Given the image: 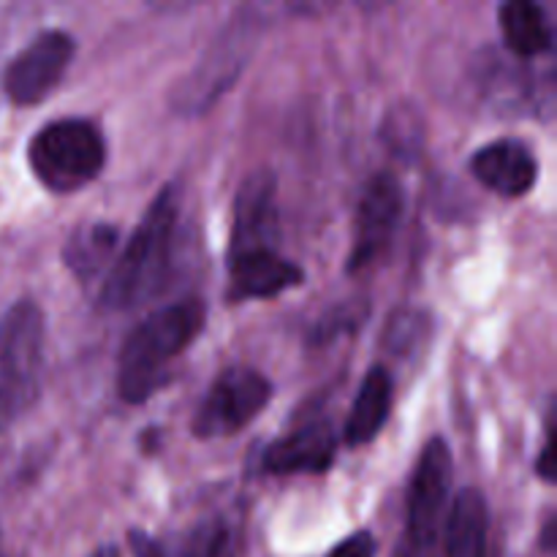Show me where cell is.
<instances>
[{"instance_id":"obj_1","label":"cell","mask_w":557,"mask_h":557,"mask_svg":"<svg viewBox=\"0 0 557 557\" xmlns=\"http://www.w3.org/2000/svg\"><path fill=\"white\" fill-rule=\"evenodd\" d=\"M180 228L177 185H163L141 215L139 226L112 261L98 292L103 310H134L150 302L172 270Z\"/></svg>"},{"instance_id":"obj_2","label":"cell","mask_w":557,"mask_h":557,"mask_svg":"<svg viewBox=\"0 0 557 557\" xmlns=\"http://www.w3.org/2000/svg\"><path fill=\"white\" fill-rule=\"evenodd\" d=\"M207 324L199 297H185L158 308L125 337L117 359V395L125 403H145L166 381L174 359L188 351Z\"/></svg>"},{"instance_id":"obj_3","label":"cell","mask_w":557,"mask_h":557,"mask_svg":"<svg viewBox=\"0 0 557 557\" xmlns=\"http://www.w3.org/2000/svg\"><path fill=\"white\" fill-rule=\"evenodd\" d=\"M47 324L36 302L22 299L0 319V433L14 428L41 392Z\"/></svg>"},{"instance_id":"obj_4","label":"cell","mask_w":557,"mask_h":557,"mask_svg":"<svg viewBox=\"0 0 557 557\" xmlns=\"http://www.w3.org/2000/svg\"><path fill=\"white\" fill-rule=\"evenodd\" d=\"M27 163L47 190L74 194L103 172L107 141L90 120H52L27 145Z\"/></svg>"},{"instance_id":"obj_5","label":"cell","mask_w":557,"mask_h":557,"mask_svg":"<svg viewBox=\"0 0 557 557\" xmlns=\"http://www.w3.org/2000/svg\"><path fill=\"white\" fill-rule=\"evenodd\" d=\"M451 476L455 462L449 444L435 435L424 444L408 487V542L413 553L424 555L438 544L441 525L449 509Z\"/></svg>"},{"instance_id":"obj_6","label":"cell","mask_w":557,"mask_h":557,"mask_svg":"<svg viewBox=\"0 0 557 557\" xmlns=\"http://www.w3.org/2000/svg\"><path fill=\"white\" fill-rule=\"evenodd\" d=\"M272 400V384L267 375L250 368H228L212 381L194 417V433L199 438H226L248 428Z\"/></svg>"},{"instance_id":"obj_7","label":"cell","mask_w":557,"mask_h":557,"mask_svg":"<svg viewBox=\"0 0 557 557\" xmlns=\"http://www.w3.org/2000/svg\"><path fill=\"white\" fill-rule=\"evenodd\" d=\"M76 41L65 30H44L11 58L3 71V90L16 107L44 101L69 71Z\"/></svg>"},{"instance_id":"obj_8","label":"cell","mask_w":557,"mask_h":557,"mask_svg":"<svg viewBox=\"0 0 557 557\" xmlns=\"http://www.w3.org/2000/svg\"><path fill=\"white\" fill-rule=\"evenodd\" d=\"M406 212V190L392 172H379L359 196L348 272L364 270L389 250Z\"/></svg>"},{"instance_id":"obj_9","label":"cell","mask_w":557,"mask_h":557,"mask_svg":"<svg viewBox=\"0 0 557 557\" xmlns=\"http://www.w3.org/2000/svg\"><path fill=\"white\" fill-rule=\"evenodd\" d=\"M277 180L270 172H256L239 185L234 199V223L228 256L277 250Z\"/></svg>"},{"instance_id":"obj_10","label":"cell","mask_w":557,"mask_h":557,"mask_svg":"<svg viewBox=\"0 0 557 557\" xmlns=\"http://www.w3.org/2000/svg\"><path fill=\"white\" fill-rule=\"evenodd\" d=\"M337 455V433L330 422H310L297 428L294 433L272 441L261 455V471L272 476H294V473H310L319 476L326 473Z\"/></svg>"},{"instance_id":"obj_11","label":"cell","mask_w":557,"mask_h":557,"mask_svg":"<svg viewBox=\"0 0 557 557\" xmlns=\"http://www.w3.org/2000/svg\"><path fill=\"white\" fill-rule=\"evenodd\" d=\"M302 267L288 261L281 250H253L228 256V299H272L288 288L302 286Z\"/></svg>"},{"instance_id":"obj_12","label":"cell","mask_w":557,"mask_h":557,"mask_svg":"<svg viewBox=\"0 0 557 557\" xmlns=\"http://www.w3.org/2000/svg\"><path fill=\"white\" fill-rule=\"evenodd\" d=\"M471 172L484 188L506 199L525 196L539 180V161L520 139H495L479 147L471 158Z\"/></svg>"},{"instance_id":"obj_13","label":"cell","mask_w":557,"mask_h":557,"mask_svg":"<svg viewBox=\"0 0 557 557\" xmlns=\"http://www.w3.org/2000/svg\"><path fill=\"white\" fill-rule=\"evenodd\" d=\"M438 539H444L446 557H487L490 509L487 498L476 487H466L455 495Z\"/></svg>"},{"instance_id":"obj_14","label":"cell","mask_w":557,"mask_h":557,"mask_svg":"<svg viewBox=\"0 0 557 557\" xmlns=\"http://www.w3.org/2000/svg\"><path fill=\"white\" fill-rule=\"evenodd\" d=\"M392 400H395V379L386 368H373L364 375L362 386L357 392L351 411H348L346 428H343V441L348 446H364L381 433L392 413Z\"/></svg>"},{"instance_id":"obj_15","label":"cell","mask_w":557,"mask_h":557,"mask_svg":"<svg viewBox=\"0 0 557 557\" xmlns=\"http://www.w3.org/2000/svg\"><path fill=\"white\" fill-rule=\"evenodd\" d=\"M498 25L504 44L517 58H539L553 49L555 33L544 5L531 0H509L498 9Z\"/></svg>"},{"instance_id":"obj_16","label":"cell","mask_w":557,"mask_h":557,"mask_svg":"<svg viewBox=\"0 0 557 557\" xmlns=\"http://www.w3.org/2000/svg\"><path fill=\"white\" fill-rule=\"evenodd\" d=\"M120 245V228L114 223L87 221L71 232L65 239L63 261L71 270V275L79 281H92L103 270L112 267V256Z\"/></svg>"},{"instance_id":"obj_17","label":"cell","mask_w":557,"mask_h":557,"mask_svg":"<svg viewBox=\"0 0 557 557\" xmlns=\"http://www.w3.org/2000/svg\"><path fill=\"white\" fill-rule=\"evenodd\" d=\"M183 557H237L234 553V539L226 522L212 520L201 522L185 542Z\"/></svg>"},{"instance_id":"obj_18","label":"cell","mask_w":557,"mask_h":557,"mask_svg":"<svg viewBox=\"0 0 557 557\" xmlns=\"http://www.w3.org/2000/svg\"><path fill=\"white\" fill-rule=\"evenodd\" d=\"M428 335V313L422 310H397L386 326V346L395 354L417 351L419 343Z\"/></svg>"},{"instance_id":"obj_19","label":"cell","mask_w":557,"mask_h":557,"mask_svg":"<svg viewBox=\"0 0 557 557\" xmlns=\"http://www.w3.org/2000/svg\"><path fill=\"white\" fill-rule=\"evenodd\" d=\"M326 557H375V539L370 531H357L343 539Z\"/></svg>"},{"instance_id":"obj_20","label":"cell","mask_w":557,"mask_h":557,"mask_svg":"<svg viewBox=\"0 0 557 557\" xmlns=\"http://www.w3.org/2000/svg\"><path fill=\"white\" fill-rule=\"evenodd\" d=\"M131 549H134V557H166L156 539L141 531H131Z\"/></svg>"},{"instance_id":"obj_21","label":"cell","mask_w":557,"mask_h":557,"mask_svg":"<svg viewBox=\"0 0 557 557\" xmlns=\"http://www.w3.org/2000/svg\"><path fill=\"white\" fill-rule=\"evenodd\" d=\"M536 471L542 473V479L544 482H549L553 484L555 482V457H553V444H549V438H547V444H544V449H542V457H539L536 460Z\"/></svg>"},{"instance_id":"obj_22","label":"cell","mask_w":557,"mask_h":557,"mask_svg":"<svg viewBox=\"0 0 557 557\" xmlns=\"http://www.w3.org/2000/svg\"><path fill=\"white\" fill-rule=\"evenodd\" d=\"M544 547L547 549L555 547V520H549L547 528H544Z\"/></svg>"},{"instance_id":"obj_23","label":"cell","mask_w":557,"mask_h":557,"mask_svg":"<svg viewBox=\"0 0 557 557\" xmlns=\"http://www.w3.org/2000/svg\"><path fill=\"white\" fill-rule=\"evenodd\" d=\"M90 557H120V549L114 544H107V547H98Z\"/></svg>"},{"instance_id":"obj_24","label":"cell","mask_w":557,"mask_h":557,"mask_svg":"<svg viewBox=\"0 0 557 557\" xmlns=\"http://www.w3.org/2000/svg\"><path fill=\"white\" fill-rule=\"evenodd\" d=\"M408 557H424V555H419V553H411Z\"/></svg>"},{"instance_id":"obj_25","label":"cell","mask_w":557,"mask_h":557,"mask_svg":"<svg viewBox=\"0 0 557 557\" xmlns=\"http://www.w3.org/2000/svg\"><path fill=\"white\" fill-rule=\"evenodd\" d=\"M0 557H3V555H0Z\"/></svg>"}]
</instances>
